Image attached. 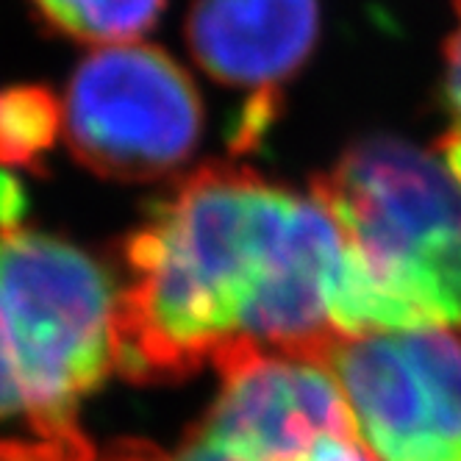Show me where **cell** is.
Returning <instances> with one entry per match:
<instances>
[{"mask_svg":"<svg viewBox=\"0 0 461 461\" xmlns=\"http://www.w3.org/2000/svg\"><path fill=\"white\" fill-rule=\"evenodd\" d=\"M342 250L337 220L312 192L203 164L122 240L114 370L131 384H178L234 342L325 365L345 339L331 322Z\"/></svg>","mask_w":461,"mask_h":461,"instance_id":"cell-1","label":"cell"},{"mask_svg":"<svg viewBox=\"0 0 461 461\" xmlns=\"http://www.w3.org/2000/svg\"><path fill=\"white\" fill-rule=\"evenodd\" d=\"M342 230L331 322L345 339L461 334V178L401 137H365L309 189Z\"/></svg>","mask_w":461,"mask_h":461,"instance_id":"cell-2","label":"cell"},{"mask_svg":"<svg viewBox=\"0 0 461 461\" xmlns=\"http://www.w3.org/2000/svg\"><path fill=\"white\" fill-rule=\"evenodd\" d=\"M117 278L86 250L28 225L0 228V306L40 439L84 437L78 409L114 370Z\"/></svg>","mask_w":461,"mask_h":461,"instance_id":"cell-3","label":"cell"},{"mask_svg":"<svg viewBox=\"0 0 461 461\" xmlns=\"http://www.w3.org/2000/svg\"><path fill=\"white\" fill-rule=\"evenodd\" d=\"M64 142L106 181H156L192 158L203 131L201 92L156 45H109L78 61L64 95Z\"/></svg>","mask_w":461,"mask_h":461,"instance_id":"cell-4","label":"cell"},{"mask_svg":"<svg viewBox=\"0 0 461 461\" xmlns=\"http://www.w3.org/2000/svg\"><path fill=\"white\" fill-rule=\"evenodd\" d=\"M325 367L378 461H461V339L409 328L339 339Z\"/></svg>","mask_w":461,"mask_h":461,"instance_id":"cell-5","label":"cell"},{"mask_svg":"<svg viewBox=\"0 0 461 461\" xmlns=\"http://www.w3.org/2000/svg\"><path fill=\"white\" fill-rule=\"evenodd\" d=\"M217 398L192 434L250 461H298L322 437H356L350 403L322 361L234 342L214 353Z\"/></svg>","mask_w":461,"mask_h":461,"instance_id":"cell-6","label":"cell"},{"mask_svg":"<svg viewBox=\"0 0 461 461\" xmlns=\"http://www.w3.org/2000/svg\"><path fill=\"white\" fill-rule=\"evenodd\" d=\"M320 25V0H192L184 34L212 81L281 101L312 59Z\"/></svg>","mask_w":461,"mask_h":461,"instance_id":"cell-7","label":"cell"},{"mask_svg":"<svg viewBox=\"0 0 461 461\" xmlns=\"http://www.w3.org/2000/svg\"><path fill=\"white\" fill-rule=\"evenodd\" d=\"M40 25L78 45H128L158 23L167 0H28Z\"/></svg>","mask_w":461,"mask_h":461,"instance_id":"cell-8","label":"cell"},{"mask_svg":"<svg viewBox=\"0 0 461 461\" xmlns=\"http://www.w3.org/2000/svg\"><path fill=\"white\" fill-rule=\"evenodd\" d=\"M59 134H64V109L48 86L25 84L0 92V167L42 170Z\"/></svg>","mask_w":461,"mask_h":461,"instance_id":"cell-9","label":"cell"},{"mask_svg":"<svg viewBox=\"0 0 461 461\" xmlns=\"http://www.w3.org/2000/svg\"><path fill=\"white\" fill-rule=\"evenodd\" d=\"M95 461H250V458L189 431L176 453L145 439H117L104 453H97Z\"/></svg>","mask_w":461,"mask_h":461,"instance_id":"cell-10","label":"cell"},{"mask_svg":"<svg viewBox=\"0 0 461 461\" xmlns=\"http://www.w3.org/2000/svg\"><path fill=\"white\" fill-rule=\"evenodd\" d=\"M95 447L86 437L76 439H0V461H95Z\"/></svg>","mask_w":461,"mask_h":461,"instance_id":"cell-11","label":"cell"},{"mask_svg":"<svg viewBox=\"0 0 461 461\" xmlns=\"http://www.w3.org/2000/svg\"><path fill=\"white\" fill-rule=\"evenodd\" d=\"M14 414H25V398H23V381H20L17 353L6 322V312L0 306V420Z\"/></svg>","mask_w":461,"mask_h":461,"instance_id":"cell-12","label":"cell"},{"mask_svg":"<svg viewBox=\"0 0 461 461\" xmlns=\"http://www.w3.org/2000/svg\"><path fill=\"white\" fill-rule=\"evenodd\" d=\"M456 9V28L445 42V81H442V97L450 114L447 131L461 134V0H453Z\"/></svg>","mask_w":461,"mask_h":461,"instance_id":"cell-13","label":"cell"},{"mask_svg":"<svg viewBox=\"0 0 461 461\" xmlns=\"http://www.w3.org/2000/svg\"><path fill=\"white\" fill-rule=\"evenodd\" d=\"M298 461H378L356 437H322Z\"/></svg>","mask_w":461,"mask_h":461,"instance_id":"cell-14","label":"cell"}]
</instances>
